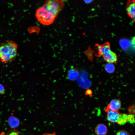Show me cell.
<instances>
[{
	"instance_id": "cell-1",
	"label": "cell",
	"mask_w": 135,
	"mask_h": 135,
	"mask_svg": "<svg viewBox=\"0 0 135 135\" xmlns=\"http://www.w3.org/2000/svg\"><path fill=\"white\" fill-rule=\"evenodd\" d=\"M17 44L12 40H8L0 46V61L8 63L15 59L18 54Z\"/></svg>"
},
{
	"instance_id": "cell-2",
	"label": "cell",
	"mask_w": 135,
	"mask_h": 135,
	"mask_svg": "<svg viewBox=\"0 0 135 135\" xmlns=\"http://www.w3.org/2000/svg\"><path fill=\"white\" fill-rule=\"evenodd\" d=\"M64 1L49 0L45 1L42 6L56 18L65 6Z\"/></svg>"
},
{
	"instance_id": "cell-3",
	"label": "cell",
	"mask_w": 135,
	"mask_h": 135,
	"mask_svg": "<svg viewBox=\"0 0 135 135\" xmlns=\"http://www.w3.org/2000/svg\"><path fill=\"white\" fill-rule=\"evenodd\" d=\"M35 16L39 22L44 25L46 26L52 24L56 18L42 6L36 10Z\"/></svg>"
},
{
	"instance_id": "cell-4",
	"label": "cell",
	"mask_w": 135,
	"mask_h": 135,
	"mask_svg": "<svg viewBox=\"0 0 135 135\" xmlns=\"http://www.w3.org/2000/svg\"><path fill=\"white\" fill-rule=\"evenodd\" d=\"M97 48L99 54L102 56L104 60L107 62L111 64L117 62V55L111 50L108 44L107 43L103 45H98Z\"/></svg>"
},
{
	"instance_id": "cell-5",
	"label": "cell",
	"mask_w": 135,
	"mask_h": 135,
	"mask_svg": "<svg viewBox=\"0 0 135 135\" xmlns=\"http://www.w3.org/2000/svg\"><path fill=\"white\" fill-rule=\"evenodd\" d=\"M121 106V102L119 100L114 99L112 100L108 104L105 112H107L108 110L118 111Z\"/></svg>"
},
{
	"instance_id": "cell-6",
	"label": "cell",
	"mask_w": 135,
	"mask_h": 135,
	"mask_svg": "<svg viewBox=\"0 0 135 135\" xmlns=\"http://www.w3.org/2000/svg\"><path fill=\"white\" fill-rule=\"evenodd\" d=\"M107 112L106 118L108 120L112 122H117L120 114L119 111L108 110Z\"/></svg>"
},
{
	"instance_id": "cell-7",
	"label": "cell",
	"mask_w": 135,
	"mask_h": 135,
	"mask_svg": "<svg viewBox=\"0 0 135 135\" xmlns=\"http://www.w3.org/2000/svg\"><path fill=\"white\" fill-rule=\"evenodd\" d=\"M95 132L97 135H106L108 132V129L105 124H100L96 126Z\"/></svg>"
},
{
	"instance_id": "cell-8",
	"label": "cell",
	"mask_w": 135,
	"mask_h": 135,
	"mask_svg": "<svg viewBox=\"0 0 135 135\" xmlns=\"http://www.w3.org/2000/svg\"><path fill=\"white\" fill-rule=\"evenodd\" d=\"M127 13L128 15L133 20L135 18V4L132 2L130 4L127 8Z\"/></svg>"
},
{
	"instance_id": "cell-9",
	"label": "cell",
	"mask_w": 135,
	"mask_h": 135,
	"mask_svg": "<svg viewBox=\"0 0 135 135\" xmlns=\"http://www.w3.org/2000/svg\"><path fill=\"white\" fill-rule=\"evenodd\" d=\"M119 42L121 48L124 50H127L130 46V41L126 38L121 39Z\"/></svg>"
},
{
	"instance_id": "cell-10",
	"label": "cell",
	"mask_w": 135,
	"mask_h": 135,
	"mask_svg": "<svg viewBox=\"0 0 135 135\" xmlns=\"http://www.w3.org/2000/svg\"><path fill=\"white\" fill-rule=\"evenodd\" d=\"M129 114H120L117 123L118 124L123 125L128 122Z\"/></svg>"
},
{
	"instance_id": "cell-11",
	"label": "cell",
	"mask_w": 135,
	"mask_h": 135,
	"mask_svg": "<svg viewBox=\"0 0 135 135\" xmlns=\"http://www.w3.org/2000/svg\"><path fill=\"white\" fill-rule=\"evenodd\" d=\"M79 75V72L76 68L71 69L69 71L68 76L69 79L71 80H74L76 79Z\"/></svg>"
},
{
	"instance_id": "cell-12",
	"label": "cell",
	"mask_w": 135,
	"mask_h": 135,
	"mask_svg": "<svg viewBox=\"0 0 135 135\" xmlns=\"http://www.w3.org/2000/svg\"><path fill=\"white\" fill-rule=\"evenodd\" d=\"M8 122L10 126L12 128L18 127L20 124L19 120L14 116H10L8 120Z\"/></svg>"
},
{
	"instance_id": "cell-13",
	"label": "cell",
	"mask_w": 135,
	"mask_h": 135,
	"mask_svg": "<svg viewBox=\"0 0 135 135\" xmlns=\"http://www.w3.org/2000/svg\"><path fill=\"white\" fill-rule=\"evenodd\" d=\"M105 69L107 72L111 73H113L114 71L115 67L114 65L112 64L108 63L105 65Z\"/></svg>"
},
{
	"instance_id": "cell-14",
	"label": "cell",
	"mask_w": 135,
	"mask_h": 135,
	"mask_svg": "<svg viewBox=\"0 0 135 135\" xmlns=\"http://www.w3.org/2000/svg\"><path fill=\"white\" fill-rule=\"evenodd\" d=\"M128 111L129 114L134 115L135 114V105L133 104L129 107L128 108Z\"/></svg>"
},
{
	"instance_id": "cell-15",
	"label": "cell",
	"mask_w": 135,
	"mask_h": 135,
	"mask_svg": "<svg viewBox=\"0 0 135 135\" xmlns=\"http://www.w3.org/2000/svg\"><path fill=\"white\" fill-rule=\"evenodd\" d=\"M115 135H130L129 132L126 131L120 130L118 131Z\"/></svg>"
},
{
	"instance_id": "cell-16",
	"label": "cell",
	"mask_w": 135,
	"mask_h": 135,
	"mask_svg": "<svg viewBox=\"0 0 135 135\" xmlns=\"http://www.w3.org/2000/svg\"><path fill=\"white\" fill-rule=\"evenodd\" d=\"M8 135H20V134L18 132L14 130L11 132Z\"/></svg>"
},
{
	"instance_id": "cell-17",
	"label": "cell",
	"mask_w": 135,
	"mask_h": 135,
	"mask_svg": "<svg viewBox=\"0 0 135 135\" xmlns=\"http://www.w3.org/2000/svg\"><path fill=\"white\" fill-rule=\"evenodd\" d=\"M4 92V88L3 86L0 84V94H3Z\"/></svg>"
},
{
	"instance_id": "cell-18",
	"label": "cell",
	"mask_w": 135,
	"mask_h": 135,
	"mask_svg": "<svg viewBox=\"0 0 135 135\" xmlns=\"http://www.w3.org/2000/svg\"><path fill=\"white\" fill-rule=\"evenodd\" d=\"M42 135H56V133L54 132L52 133H45Z\"/></svg>"
},
{
	"instance_id": "cell-19",
	"label": "cell",
	"mask_w": 135,
	"mask_h": 135,
	"mask_svg": "<svg viewBox=\"0 0 135 135\" xmlns=\"http://www.w3.org/2000/svg\"><path fill=\"white\" fill-rule=\"evenodd\" d=\"M91 91L90 90H87L86 91L85 94L86 95H90L91 94Z\"/></svg>"
},
{
	"instance_id": "cell-20",
	"label": "cell",
	"mask_w": 135,
	"mask_h": 135,
	"mask_svg": "<svg viewBox=\"0 0 135 135\" xmlns=\"http://www.w3.org/2000/svg\"><path fill=\"white\" fill-rule=\"evenodd\" d=\"M87 4H89L92 1V0H85L84 1Z\"/></svg>"
},
{
	"instance_id": "cell-21",
	"label": "cell",
	"mask_w": 135,
	"mask_h": 135,
	"mask_svg": "<svg viewBox=\"0 0 135 135\" xmlns=\"http://www.w3.org/2000/svg\"><path fill=\"white\" fill-rule=\"evenodd\" d=\"M0 135H5V133L4 132H2L0 134Z\"/></svg>"
}]
</instances>
